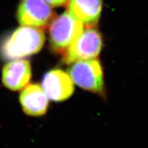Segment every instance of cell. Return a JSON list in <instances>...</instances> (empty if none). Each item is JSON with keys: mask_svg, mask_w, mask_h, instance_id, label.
<instances>
[{"mask_svg": "<svg viewBox=\"0 0 148 148\" xmlns=\"http://www.w3.org/2000/svg\"><path fill=\"white\" fill-rule=\"evenodd\" d=\"M51 7H60L64 5L69 0H44Z\"/></svg>", "mask_w": 148, "mask_h": 148, "instance_id": "cell-10", "label": "cell"}, {"mask_svg": "<svg viewBox=\"0 0 148 148\" xmlns=\"http://www.w3.org/2000/svg\"><path fill=\"white\" fill-rule=\"evenodd\" d=\"M23 110L30 116H42L47 112L49 98L42 86L37 84L27 86L22 90L19 97Z\"/></svg>", "mask_w": 148, "mask_h": 148, "instance_id": "cell-8", "label": "cell"}, {"mask_svg": "<svg viewBox=\"0 0 148 148\" xmlns=\"http://www.w3.org/2000/svg\"><path fill=\"white\" fill-rule=\"evenodd\" d=\"M32 76L31 65L28 60L17 59L9 62L2 70V82L6 88L18 90L28 84Z\"/></svg>", "mask_w": 148, "mask_h": 148, "instance_id": "cell-7", "label": "cell"}, {"mask_svg": "<svg viewBox=\"0 0 148 148\" xmlns=\"http://www.w3.org/2000/svg\"><path fill=\"white\" fill-rule=\"evenodd\" d=\"M41 86L47 97L55 101L69 99L74 91V83L69 74L59 69L47 72L44 75Z\"/></svg>", "mask_w": 148, "mask_h": 148, "instance_id": "cell-6", "label": "cell"}, {"mask_svg": "<svg viewBox=\"0 0 148 148\" xmlns=\"http://www.w3.org/2000/svg\"><path fill=\"white\" fill-rule=\"evenodd\" d=\"M68 73L73 83L83 89L99 95L104 93L102 67L95 58L74 62Z\"/></svg>", "mask_w": 148, "mask_h": 148, "instance_id": "cell-4", "label": "cell"}, {"mask_svg": "<svg viewBox=\"0 0 148 148\" xmlns=\"http://www.w3.org/2000/svg\"><path fill=\"white\" fill-rule=\"evenodd\" d=\"M102 0H69L67 11L85 25L92 26L99 21Z\"/></svg>", "mask_w": 148, "mask_h": 148, "instance_id": "cell-9", "label": "cell"}, {"mask_svg": "<svg viewBox=\"0 0 148 148\" xmlns=\"http://www.w3.org/2000/svg\"><path fill=\"white\" fill-rule=\"evenodd\" d=\"M103 47L102 36L93 27L85 29L62 53V61L71 64L80 60L95 59Z\"/></svg>", "mask_w": 148, "mask_h": 148, "instance_id": "cell-3", "label": "cell"}, {"mask_svg": "<svg viewBox=\"0 0 148 148\" xmlns=\"http://www.w3.org/2000/svg\"><path fill=\"white\" fill-rule=\"evenodd\" d=\"M45 40L42 29L21 25L2 40L0 54L5 60L25 58L40 51Z\"/></svg>", "mask_w": 148, "mask_h": 148, "instance_id": "cell-1", "label": "cell"}, {"mask_svg": "<svg viewBox=\"0 0 148 148\" xmlns=\"http://www.w3.org/2000/svg\"><path fill=\"white\" fill-rule=\"evenodd\" d=\"M83 31L84 23L66 10L51 22L49 31L51 49L62 54Z\"/></svg>", "mask_w": 148, "mask_h": 148, "instance_id": "cell-2", "label": "cell"}, {"mask_svg": "<svg viewBox=\"0 0 148 148\" xmlns=\"http://www.w3.org/2000/svg\"><path fill=\"white\" fill-rule=\"evenodd\" d=\"M54 18V13L44 0H21L16 10V19L22 26L42 29Z\"/></svg>", "mask_w": 148, "mask_h": 148, "instance_id": "cell-5", "label": "cell"}]
</instances>
